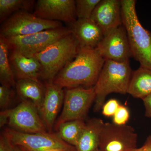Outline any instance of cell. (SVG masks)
I'll list each match as a JSON object with an SVG mask.
<instances>
[{
    "label": "cell",
    "instance_id": "cell-1",
    "mask_svg": "<svg viewBox=\"0 0 151 151\" xmlns=\"http://www.w3.org/2000/svg\"><path fill=\"white\" fill-rule=\"evenodd\" d=\"M105 60L96 48L80 47L75 58L60 71L53 83L66 89L93 87L97 82Z\"/></svg>",
    "mask_w": 151,
    "mask_h": 151
},
{
    "label": "cell",
    "instance_id": "cell-2",
    "mask_svg": "<svg viewBox=\"0 0 151 151\" xmlns=\"http://www.w3.org/2000/svg\"><path fill=\"white\" fill-rule=\"evenodd\" d=\"M129 60L119 62L105 59L96 84L94 111L98 112L105 104L108 94L128 93L132 73Z\"/></svg>",
    "mask_w": 151,
    "mask_h": 151
},
{
    "label": "cell",
    "instance_id": "cell-3",
    "mask_svg": "<svg viewBox=\"0 0 151 151\" xmlns=\"http://www.w3.org/2000/svg\"><path fill=\"white\" fill-rule=\"evenodd\" d=\"M135 0H121L122 23L127 33L132 57L140 65L151 66V32L138 18Z\"/></svg>",
    "mask_w": 151,
    "mask_h": 151
},
{
    "label": "cell",
    "instance_id": "cell-4",
    "mask_svg": "<svg viewBox=\"0 0 151 151\" xmlns=\"http://www.w3.org/2000/svg\"><path fill=\"white\" fill-rule=\"evenodd\" d=\"M80 45L72 32L32 56L42 67L40 78L46 83H53L55 78L68 62L78 54Z\"/></svg>",
    "mask_w": 151,
    "mask_h": 151
},
{
    "label": "cell",
    "instance_id": "cell-5",
    "mask_svg": "<svg viewBox=\"0 0 151 151\" xmlns=\"http://www.w3.org/2000/svg\"><path fill=\"white\" fill-rule=\"evenodd\" d=\"M7 124L10 129L25 133L48 132L39 111L29 101L22 100L14 108L3 110L0 113V126Z\"/></svg>",
    "mask_w": 151,
    "mask_h": 151
},
{
    "label": "cell",
    "instance_id": "cell-6",
    "mask_svg": "<svg viewBox=\"0 0 151 151\" xmlns=\"http://www.w3.org/2000/svg\"><path fill=\"white\" fill-rule=\"evenodd\" d=\"M2 134L14 145L26 151H76L75 147L64 142L57 133L31 134L7 128Z\"/></svg>",
    "mask_w": 151,
    "mask_h": 151
},
{
    "label": "cell",
    "instance_id": "cell-7",
    "mask_svg": "<svg viewBox=\"0 0 151 151\" xmlns=\"http://www.w3.org/2000/svg\"><path fill=\"white\" fill-rule=\"evenodd\" d=\"M71 33L70 28L62 26L27 35L4 37L10 49L32 57Z\"/></svg>",
    "mask_w": 151,
    "mask_h": 151
},
{
    "label": "cell",
    "instance_id": "cell-8",
    "mask_svg": "<svg viewBox=\"0 0 151 151\" xmlns=\"http://www.w3.org/2000/svg\"><path fill=\"white\" fill-rule=\"evenodd\" d=\"M61 27V22L47 20L27 11H19L2 23L0 36L8 37L27 35Z\"/></svg>",
    "mask_w": 151,
    "mask_h": 151
},
{
    "label": "cell",
    "instance_id": "cell-9",
    "mask_svg": "<svg viewBox=\"0 0 151 151\" xmlns=\"http://www.w3.org/2000/svg\"><path fill=\"white\" fill-rule=\"evenodd\" d=\"M95 98L94 86L67 89L65 92L63 108L55 122V129H56L60 124L66 122L84 119Z\"/></svg>",
    "mask_w": 151,
    "mask_h": 151
},
{
    "label": "cell",
    "instance_id": "cell-10",
    "mask_svg": "<svg viewBox=\"0 0 151 151\" xmlns=\"http://www.w3.org/2000/svg\"><path fill=\"white\" fill-rule=\"evenodd\" d=\"M137 134L131 126L105 123L99 148L104 151H131L137 148Z\"/></svg>",
    "mask_w": 151,
    "mask_h": 151
},
{
    "label": "cell",
    "instance_id": "cell-11",
    "mask_svg": "<svg viewBox=\"0 0 151 151\" xmlns=\"http://www.w3.org/2000/svg\"><path fill=\"white\" fill-rule=\"evenodd\" d=\"M104 59L122 62L132 57L126 29L123 24L104 36L96 48Z\"/></svg>",
    "mask_w": 151,
    "mask_h": 151
},
{
    "label": "cell",
    "instance_id": "cell-12",
    "mask_svg": "<svg viewBox=\"0 0 151 151\" xmlns=\"http://www.w3.org/2000/svg\"><path fill=\"white\" fill-rule=\"evenodd\" d=\"M33 14L47 20L70 24L77 19L74 0H39Z\"/></svg>",
    "mask_w": 151,
    "mask_h": 151
},
{
    "label": "cell",
    "instance_id": "cell-13",
    "mask_svg": "<svg viewBox=\"0 0 151 151\" xmlns=\"http://www.w3.org/2000/svg\"><path fill=\"white\" fill-rule=\"evenodd\" d=\"M90 19L99 26L104 36L123 24L122 4L119 0H101Z\"/></svg>",
    "mask_w": 151,
    "mask_h": 151
},
{
    "label": "cell",
    "instance_id": "cell-14",
    "mask_svg": "<svg viewBox=\"0 0 151 151\" xmlns=\"http://www.w3.org/2000/svg\"><path fill=\"white\" fill-rule=\"evenodd\" d=\"M45 94L39 113L47 131L52 132L57 117L64 101L63 88L53 83H46Z\"/></svg>",
    "mask_w": 151,
    "mask_h": 151
},
{
    "label": "cell",
    "instance_id": "cell-15",
    "mask_svg": "<svg viewBox=\"0 0 151 151\" xmlns=\"http://www.w3.org/2000/svg\"><path fill=\"white\" fill-rule=\"evenodd\" d=\"M70 25V29L80 47L96 48L104 37L100 28L90 18L77 19Z\"/></svg>",
    "mask_w": 151,
    "mask_h": 151
},
{
    "label": "cell",
    "instance_id": "cell-16",
    "mask_svg": "<svg viewBox=\"0 0 151 151\" xmlns=\"http://www.w3.org/2000/svg\"><path fill=\"white\" fill-rule=\"evenodd\" d=\"M9 58L18 79L39 80L42 67L37 59L33 57L25 56L16 50H12Z\"/></svg>",
    "mask_w": 151,
    "mask_h": 151
},
{
    "label": "cell",
    "instance_id": "cell-17",
    "mask_svg": "<svg viewBox=\"0 0 151 151\" xmlns=\"http://www.w3.org/2000/svg\"><path fill=\"white\" fill-rule=\"evenodd\" d=\"M15 87L17 93L22 100L30 102L39 112L43 102L45 90V86L39 80L18 79Z\"/></svg>",
    "mask_w": 151,
    "mask_h": 151
},
{
    "label": "cell",
    "instance_id": "cell-18",
    "mask_svg": "<svg viewBox=\"0 0 151 151\" xmlns=\"http://www.w3.org/2000/svg\"><path fill=\"white\" fill-rule=\"evenodd\" d=\"M104 124L103 120L99 118H92L86 122L75 147L76 151H95L99 149L100 132Z\"/></svg>",
    "mask_w": 151,
    "mask_h": 151
},
{
    "label": "cell",
    "instance_id": "cell-19",
    "mask_svg": "<svg viewBox=\"0 0 151 151\" xmlns=\"http://www.w3.org/2000/svg\"><path fill=\"white\" fill-rule=\"evenodd\" d=\"M128 93L142 100L151 94V66L140 65L133 71Z\"/></svg>",
    "mask_w": 151,
    "mask_h": 151
},
{
    "label": "cell",
    "instance_id": "cell-20",
    "mask_svg": "<svg viewBox=\"0 0 151 151\" xmlns=\"http://www.w3.org/2000/svg\"><path fill=\"white\" fill-rule=\"evenodd\" d=\"M86 125L84 119L69 121L60 124L56 129L57 133L64 142L75 147Z\"/></svg>",
    "mask_w": 151,
    "mask_h": 151
},
{
    "label": "cell",
    "instance_id": "cell-21",
    "mask_svg": "<svg viewBox=\"0 0 151 151\" xmlns=\"http://www.w3.org/2000/svg\"><path fill=\"white\" fill-rule=\"evenodd\" d=\"M9 49L4 38L0 36V81L1 85L12 87L16 82L9 58Z\"/></svg>",
    "mask_w": 151,
    "mask_h": 151
},
{
    "label": "cell",
    "instance_id": "cell-22",
    "mask_svg": "<svg viewBox=\"0 0 151 151\" xmlns=\"http://www.w3.org/2000/svg\"><path fill=\"white\" fill-rule=\"evenodd\" d=\"M35 2L32 0H0V22L3 23L17 12L30 11Z\"/></svg>",
    "mask_w": 151,
    "mask_h": 151
},
{
    "label": "cell",
    "instance_id": "cell-23",
    "mask_svg": "<svg viewBox=\"0 0 151 151\" xmlns=\"http://www.w3.org/2000/svg\"><path fill=\"white\" fill-rule=\"evenodd\" d=\"M101 0H76V11L77 19H90Z\"/></svg>",
    "mask_w": 151,
    "mask_h": 151
},
{
    "label": "cell",
    "instance_id": "cell-24",
    "mask_svg": "<svg viewBox=\"0 0 151 151\" xmlns=\"http://www.w3.org/2000/svg\"><path fill=\"white\" fill-rule=\"evenodd\" d=\"M12 88L4 85H1L0 86V107L1 109L6 110V108H8L11 104L14 94Z\"/></svg>",
    "mask_w": 151,
    "mask_h": 151
},
{
    "label": "cell",
    "instance_id": "cell-25",
    "mask_svg": "<svg viewBox=\"0 0 151 151\" xmlns=\"http://www.w3.org/2000/svg\"><path fill=\"white\" fill-rule=\"evenodd\" d=\"M130 116L128 108L124 105H121L113 116V123L118 125H126Z\"/></svg>",
    "mask_w": 151,
    "mask_h": 151
},
{
    "label": "cell",
    "instance_id": "cell-26",
    "mask_svg": "<svg viewBox=\"0 0 151 151\" xmlns=\"http://www.w3.org/2000/svg\"><path fill=\"white\" fill-rule=\"evenodd\" d=\"M120 105L119 101L116 99H110L102 107V114L105 117H113Z\"/></svg>",
    "mask_w": 151,
    "mask_h": 151
},
{
    "label": "cell",
    "instance_id": "cell-27",
    "mask_svg": "<svg viewBox=\"0 0 151 151\" xmlns=\"http://www.w3.org/2000/svg\"><path fill=\"white\" fill-rule=\"evenodd\" d=\"M17 146L13 145L5 136L1 135L0 138V151H18Z\"/></svg>",
    "mask_w": 151,
    "mask_h": 151
},
{
    "label": "cell",
    "instance_id": "cell-28",
    "mask_svg": "<svg viewBox=\"0 0 151 151\" xmlns=\"http://www.w3.org/2000/svg\"><path fill=\"white\" fill-rule=\"evenodd\" d=\"M145 108V115L147 118L151 119V94L142 99Z\"/></svg>",
    "mask_w": 151,
    "mask_h": 151
},
{
    "label": "cell",
    "instance_id": "cell-29",
    "mask_svg": "<svg viewBox=\"0 0 151 151\" xmlns=\"http://www.w3.org/2000/svg\"><path fill=\"white\" fill-rule=\"evenodd\" d=\"M143 146L145 148L146 151H151V135L147 137Z\"/></svg>",
    "mask_w": 151,
    "mask_h": 151
},
{
    "label": "cell",
    "instance_id": "cell-30",
    "mask_svg": "<svg viewBox=\"0 0 151 151\" xmlns=\"http://www.w3.org/2000/svg\"><path fill=\"white\" fill-rule=\"evenodd\" d=\"M131 151H146V150L145 147L143 146L142 147H141L140 148H136L134 149V150H132Z\"/></svg>",
    "mask_w": 151,
    "mask_h": 151
},
{
    "label": "cell",
    "instance_id": "cell-31",
    "mask_svg": "<svg viewBox=\"0 0 151 151\" xmlns=\"http://www.w3.org/2000/svg\"><path fill=\"white\" fill-rule=\"evenodd\" d=\"M18 151H26L23 150V149L19 147H18Z\"/></svg>",
    "mask_w": 151,
    "mask_h": 151
},
{
    "label": "cell",
    "instance_id": "cell-32",
    "mask_svg": "<svg viewBox=\"0 0 151 151\" xmlns=\"http://www.w3.org/2000/svg\"><path fill=\"white\" fill-rule=\"evenodd\" d=\"M45 151H60L59 150H47Z\"/></svg>",
    "mask_w": 151,
    "mask_h": 151
},
{
    "label": "cell",
    "instance_id": "cell-33",
    "mask_svg": "<svg viewBox=\"0 0 151 151\" xmlns=\"http://www.w3.org/2000/svg\"><path fill=\"white\" fill-rule=\"evenodd\" d=\"M95 151H104L102 150H100V149L99 148V149H97V150H96Z\"/></svg>",
    "mask_w": 151,
    "mask_h": 151
}]
</instances>
